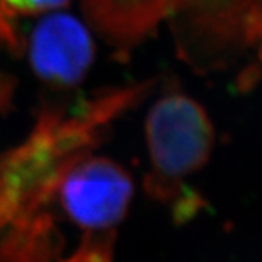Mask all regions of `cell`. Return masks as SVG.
Listing matches in <instances>:
<instances>
[{
    "label": "cell",
    "instance_id": "7a4b0ae2",
    "mask_svg": "<svg viewBox=\"0 0 262 262\" xmlns=\"http://www.w3.org/2000/svg\"><path fill=\"white\" fill-rule=\"evenodd\" d=\"M179 57L203 73L232 64L261 35V0H168Z\"/></svg>",
    "mask_w": 262,
    "mask_h": 262
},
{
    "label": "cell",
    "instance_id": "6da1fadb",
    "mask_svg": "<svg viewBox=\"0 0 262 262\" xmlns=\"http://www.w3.org/2000/svg\"><path fill=\"white\" fill-rule=\"evenodd\" d=\"M150 170L144 189L168 203L184 191V181L208 162L214 146V127L204 108L184 94L162 96L146 122Z\"/></svg>",
    "mask_w": 262,
    "mask_h": 262
},
{
    "label": "cell",
    "instance_id": "52a82bcc",
    "mask_svg": "<svg viewBox=\"0 0 262 262\" xmlns=\"http://www.w3.org/2000/svg\"><path fill=\"white\" fill-rule=\"evenodd\" d=\"M69 0H0V3L13 13L48 12L64 6Z\"/></svg>",
    "mask_w": 262,
    "mask_h": 262
},
{
    "label": "cell",
    "instance_id": "5b68a950",
    "mask_svg": "<svg viewBox=\"0 0 262 262\" xmlns=\"http://www.w3.org/2000/svg\"><path fill=\"white\" fill-rule=\"evenodd\" d=\"M61 244L51 214L39 211L0 229V262H53Z\"/></svg>",
    "mask_w": 262,
    "mask_h": 262
},
{
    "label": "cell",
    "instance_id": "ba28073f",
    "mask_svg": "<svg viewBox=\"0 0 262 262\" xmlns=\"http://www.w3.org/2000/svg\"><path fill=\"white\" fill-rule=\"evenodd\" d=\"M204 206V203L201 201V198L195 195L192 191L185 189L181 195L175 200V206H173V220L177 223H185L188 220H191L196 211Z\"/></svg>",
    "mask_w": 262,
    "mask_h": 262
},
{
    "label": "cell",
    "instance_id": "3957f363",
    "mask_svg": "<svg viewBox=\"0 0 262 262\" xmlns=\"http://www.w3.org/2000/svg\"><path fill=\"white\" fill-rule=\"evenodd\" d=\"M69 217L88 232L120 223L133 196V181L117 162L92 151L77 159L57 188Z\"/></svg>",
    "mask_w": 262,
    "mask_h": 262
},
{
    "label": "cell",
    "instance_id": "277c9868",
    "mask_svg": "<svg viewBox=\"0 0 262 262\" xmlns=\"http://www.w3.org/2000/svg\"><path fill=\"white\" fill-rule=\"evenodd\" d=\"M28 54L39 79L57 88H72L86 76L94 60V44L77 19L54 13L41 19L32 29Z\"/></svg>",
    "mask_w": 262,
    "mask_h": 262
},
{
    "label": "cell",
    "instance_id": "8992f818",
    "mask_svg": "<svg viewBox=\"0 0 262 262\" xmlns=\"http://www.w3.org/2000/svg\"><path fill=\"white\" fill-rule=\"evenodd\" d=\"M114 236V232H88L77 251L61 262H113Z\"/></svg>",
    "mask_w": 262,
    "mask_h": 262
},
{
    "label": "cell",
    "instance_id": "9c48e42d",
    "mask_svg": "<svg viewBox=\"0 0 262 262\" xmlns=\"http://www.w3.org/2000/svg\"><path fill=\"white\" fill-rule=\"evenodd\" d=\"M159 2H166V0H159Z\"/></svg>",
    "mask_w": 262,
    "mask_h": 262
}]
</instances>
